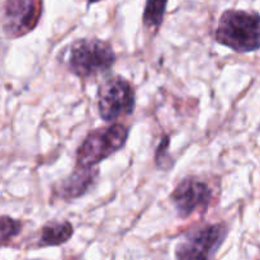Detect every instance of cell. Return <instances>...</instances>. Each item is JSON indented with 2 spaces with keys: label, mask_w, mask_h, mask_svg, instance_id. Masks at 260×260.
<instances>
[{
  "label": "cell",
  "mask_w": 260,
  "mask_h": 260,
  "mask_svg": "<svg viewBox=\"0 0 260 260\" xmlns=\"http://www.w3.org/2000/svg\"><path fill=\"white\" fill-rule=\"evenodd\" d=\"M215 40L238 53L260 50V14L248 10H226L218 20Z\"/></svg>",
  "instance_id": "1"
},
{
  "label": "cell",
  "mask_w": 260,
  "mask_h": 260,
  "mask_svg": "<svg viewBox=\"0 0 260 260\" xmlns=\"http://www.w3.org/2000/svg\"><path fill=\"white\" fill-rule=\"evenodd\" d=\"M116 53L108 42L98 38H81L69 47L68 68L79 78H95L112 69Z\"/></svg>",
  "instance_id": "2"
},
{
  "label": "cell",
  "mask_w": 260,
  "mask_h": 260,
  "mask_svg": "<svg viewBox=\"0 0 260 260\" xmlns=\"http://www.w3.org/2000/svg\"><path fill=\"white\" fill-rule=\"evenodd\" d=\"M128 128L121 123H113L91 131L76 151V165L91 168L101 164L123 149L128 139Z\"/></svg>",
  "instance_id": "3"
},
{
  "label": "cell",
  "mask_w": 260,
  "mask_h": 260,
  "mask_svg": "<svg viewBox=\"0 0 260 260\" xmlns=\"http://www.w3.org/2000/svg\"><path fill=\"white\" fill-rule=\"evenodd\" d=\"M229 235L226 223H210L188 231L175 248L177 259H213Z\"/></svg>",
  "instance_id": "4"
},
{
  "label": "cell",
  "mask_w": 260,
  "mask_h": 260,
  "mask_svg": "<svg viewBox=\"0 0 260 260\" xmlns=\"http://www.w3.org/2000/svg\"><path fill=\"white\" fill-rule=\"evenodd\" d=\"M136 95L131 84L121 76L104 81L98 89V112L106 122L134 113Z\"/></svg>",
  "instance_id": "5"
},
{
  "label": "cell",
  "mask_w": 260,
  "mask_h": 260,
  "mask_svg": "<svg viewBox=\"0 0 260 260\" xmlns=\"http://www.w3.org/2000/svg\"><path fill=\"white\" fill-rule=\"evenodd\" d=\"M212 188L197 178H185L173 190L170 200L180 218H188L197 211H206L212 200Z\"/></svg>",
  "instance_id": "6"
},
{
  "label": "cell",
  "mask_w": 260,
  "mask_h": 260,
  "mask_svg": "<svg viewBox=\"0 0 260 260\" xmlns=\"http://www.w3.org/2000/svg\"><path fill=\"white\" fill-rule=\"evenodd\" d=\"M38 20L33 0H7L3 13V30L8 38H17L33 29Z\"/></svg>",
  "instance_id": "7"
},
{
  "label": "cell",
  "mask_w": 260,
  "mask_h": 260,
  "mask_svg": "<svg viewBox=\"0 0 260 260\" xmlns=\"http://www.w3.org/2000/svg\"><path fill=\"white\" fill-rule=\"evenodd\" d=\"M98 175L99 170L95 167L86 168L76 165L75 170L69 177L63 178L62 180L58 182L55 188V192L57 193L58 197L65 201L80 198L93 187Z\"/></svg>",
  "instance_id": "8"
},
{
  "label": "cell",
  "mask_w": 260,
  "mask_h": 260,
  "mask_svg": "<svg viewBox=\"0 0 260 260\" xmlns=\"http://www.w3.org/2000/svg\"><path fill=\"white\" fill-rule=\"evenodd\" d=\"M74 235V228L69 221H51L42 228L38 246H58L66 244Z\"/></svg>",
  "instance_id": "9"
},
{
  "label": "cell",
  "mask_w": 260,
  "mask_h": 260,
  "mask_svg": "<svg viewBox=\"0 0 260 260\" xmlns=\"http://www.w3.org/2000/svg\"><path fill=\"white\" fill-rule=\"evenodd\" d=\"M168 0H146L144 10V24L149 29H157L164 19Z\"/></svg>",
  "instance_id": "10"
},
{
  "label": "cell",
  "mask_w": 260,
  "mask_h": 260,
  "mask_svg": "<svg viewBox=\"0 0 260 260\" xmlns=\"http://www.w3.org/2000/svg\"><path fill=\"white\" fill-rule=\"evenodd\" d=\"M20 231H22V222H20V221L14 220V218L12 217H8V216H3L2 236H0L3 245H5L8 241L19 235Z\"/></svg>",
  "instance_id": "11"
},
{
  "label": "cell",
  "mask_w": 260,
  "mask_h": 260,
  "mask_svg": "<svg viewBox=\"0 0 260 260\" xmlns=\"http://www.w3.org/2000/svg\"><path fill=\"white\" fill-rule=\"evenodd\" d=\"M168 147H169V137L165 136L160 142L159 147L155 154V162L159 168H162L165 170H169V168L173 165L172 156L168 152Z\"/></svg>",
  "instance_id": "12"
},
{
  "label": "cell",
  "mask_w": 260,
  "mask_h": 260,
  "mask_svg": "<svg viewBox=\"0 0 260 260\" xmlns=\"http://www.w3.org/2000/svg\"><path fill=\"white\" fill-rule=\"evenodd\" d=\"M96 2H99V0H88L89 4H91V3H96Z\"/></svg>",
  "instance_id": "13"
}]
</instances>
